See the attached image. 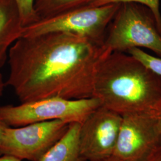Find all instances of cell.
Returning a JSON list of instances; mask_svg holds the SVG:
<instances>
[{
	"label": "cell",
	"mask_w": 161,
	"mask_h": 161,
	"mask_svg": "<svg viewBox=\"0 0 161 161\" xmlns=\"http://www.w3.org/2000/svg\"><path fill=\"white\" fill-rule=\"evenodd\" d=\"M110 52L104 45L75 35L22 36L8 51L6 85L21 103L53 97H92L98 66Z\"/></svg>",
	"instance_id": "cell-1"
},
{
	"label": "cell",
	"mask_w": 161,
	"mask_h": 161,
	"mask_svg": "<svg viewBox=\"0 0 161 161\" xmlns=\"http://www.w3.org/2000/svg\"><path fill=\"white\" fill-rule=\"evenodd\" d=\"M8 127V126L3 121H1L0 119V143L1 142L2 138H3V134L4 132V130L6 128Z\"/></svg>",
	"instance_id": "cell-18"
},
{
	"label": "cell",
	"mask_w": 161,
	"mask_h": 161,
	"mask_svg": "<svg viewBox=\"0 0 161 161\" xmlns=\"http://www.w3.org/2000/svg\"><path fill=\"white\" fill-rule=\"evenodd\" d=\"M92 97L121 115L150 112L161 99V76L127 53L110 52L98 66Z\"/></svg>",
	"instance_id": "cell-2"
},
{
	"label": "cell",
	"mask_w": 161,
	"mask_h": 161,
	"mask_svg": "<svg viewBox=\"0 0 161 161\" xmlns=\"http://www.w3.org/2000/svg\"><path fill=\"white\" fill-rule=\"evenodd\" d=\"M146 161H161V143Z\"/></svg>",
	"instance_id": "cell-16"
},
{
	"label": "cell",
	"mask_w": 161,
	"mask_h": 161,
	"mask_svg": "<svg viewBox=\"0 0 161 161\" xmlns=\"http://www.w3.org/2000/svg\"><path fill=\"white\" fill-rule=\"evenodd\" d=\"M23 28L36 22L40 19L35 9V0H14Z\"/></svg>",
	"instance_id": "cell-13"
},
{
	"label": "cell",
	"mask_w": 161,
	"mask_h": 161,
	"mask_svg": "<svg viewBox=\"0 0 161 161\" xmlns=\"http://www.w3.org/2000/svg\"><path fill=\"white\" fill-rule=\"evenodd\" d=\"M127 53L138 59L156 74L161 76V58L150 55L139 48H133Z\"/></svg>",
	"instance_id": "cell-14"
},
{
	"label": "cell",
	"mask_w": 161,
	"mask_h": 161,
	"mask_svg": "<svg viewBox=\"0 0 161 161\" xmlns=\"http://www.w3.org/2000/svg\"><path fill=\"white\" fill-rule=\"evenodd\" d=\"M0 161H22L14 157L10 156H0Z\"/></svg>",
	"instance_id": "cell-17"
},
{
	"label": "cell",
	"mask_w": 161,
	"mask_h": 161,
	"mask_svg": "<svg viewBox=\"0 0 161 161\" xmlns=\"http://www.w3.org/2000/svg\"><path fill=\"white\" fill-rule=\"evenodd\" d=\"M109 161L108 159H106V160H104V161Z\"/></svg>",
	"instance_id": "cell-20"
},
{
	"label": "cell",
	"mask_w": 161,
	"mask_h": 161,
	"mask_svg": "<svg viewBox=\"0 0 161 161\" xmlns=\"http://www.w3.org/2000/svg\"><path fill=\"white\" fill-rule=\"evenodd\" d=\"M124 3H138L149 8L154 14L158 26L161 32V14L159 9V0H94L88 6H100Z\"/></svg>",
	"instance_id": "cell-12"
},
{
	"label": "cell",
	"mask_w": 161,
	"mask_h": 161,
	"mask_svg": "<svg viewBox=\"0 0 161 161\" xmlns=\"http://www.w3.org/2000/svg\"><path fill=\"white\" fill-rule=\"evenodd\" d=\"M94 0H35V9L40 19L88 6Z\"/></svg>",
	"instance_id": "cell-11"
},
{
	"label": "cell",
	"mask_w": 161,
	"mask_h": 161,
	"mask_svg": "<svg viewBox=\"0 0 161 161\" xmlns=\"http://www.w3.org/2000/svg\"><path fill=\"white\" fill-rule=\"evenodd\" d=\"M149 113L154 118L158 129L161 134V99Z\"/></svg>",
	"instance_id": "cell-15"
},
{
	"label": "cell",
	"mask_w": 161,
	"mask_h": 161,
	"mask_svg": "<svg viewBox=\"0 0 161 161\" xmlns=\"http://www.w3.org/2000/svg\"><path fill=\"white\" fill-rule=\"evenodd\" d=\"M120 4L86 6L40 19L23 28L22 36H34L52 32L75 35L104 45L110 23Z\"/></svg>",
	"instance_id": "cell-5"
},
{
	"label": "cell",
	"mask_w": 161,
	"mask_h": 161,
	"mask_svg": "<svg viewBox=\"0 0 161 161\" xmlns=\"http://www.w3.org/2000/svg\"><path fill=\"white\" fill-rule=\"evenodd\" d=\"M101 106L94 97L81 99L45 98L17 106H0V119L12 127L54 120L82 124Z\"/></svg>",
	"instance_id": "cell-4"
},
{
	"label": "cell",
	"mask_w": 161,
	"mask_h": 161,
	"mask_svg": "<svg viewBox=\"0 0 161 161\" xmlns=\"http://www.w3.org/2000/svg\"><path fill=\"white\" fill-rule=\"evenodd\" d=\"M69 125L54 120L7 127L0 143V156H10L21 161H40L64 136Z\"/></svg>",
	"instance_id": "cell-6"
},
{
	"label": "cell",
	"mask_w": 161,
	"mask_h": 161,
	"mask_svg": "<svg viewBox=\"0 0 161 161\" xmlns=\"http://www.w3.org/2000/svg\"><path fill=\"white\" fill-rule=\"evenodd\" d=\"M80 124L71 123L64 136L42 158L40 161H86L80 156L79 134Z\"/></svg>",
	"instance_id": "cell-10"
},
{
	"label": "cell",
	"mask_w": 161,
	"mask_h": 161,
	"mask_svg": "<svg viewBox=\"0 0 161 161\" xmlns=\"http://www.w3.org/2000/svg\"><path fill=\"white\" fill-rule=\"evenodd\" d=\"M115 149L109 161H146L161 143V134L149 112L122 115Z\"/></svg>",
	"instance_id": "cell-7"
},
{
	"label": "cell",
	"mask_w": 161,
	"mask_h": 161,
	"mask_svg": "<svg viewBox=\"0 0 161 161\" xmlns=\"http://www.w3.org/2000/svg\"><path fill=\"white\" fill-rule=\"evenodd\" d=\"M104 45L110 52L149 49L161 58V32L149 8L136 3L120 4L110 23Z\"/></svg>",
	"instance_id": "cell-3"
},
{
	"label": "cell",
	"mask_w": 161,
	"mask_h": 161,
	"mask_svg": "<svg viewBox=\"0 0 161 161\" xmlns=\"http://www.w3.org/2000/svg\"><path fill=\"white\" fill-rule=\"evenodd\" d=\"M23 26L14 0H0V69L10 48L22 36Z\"/></svg>",
	"instance_id": "cell-9"
},
{
	"label": "cell",
	"mask_w": 161,
	"mask_h": 161,
	"mask_svg": "<svg viewBox=\"0 0 161 161\" xmlns=\"http://www.w3.org/2000/svg\"><path fill=\"white\" fill-rule=\"evenodd\" d=\"M5 86H6V83L4 82V80H3V75L0 72V97L3 96Z\"/></svg>",
	"instance_id": "cell-19"
},
{
	"label": "cell",
	"mask_w": 161,
	"mask_h": 161,
	"mask_svg": "<svg viewBox=\"0 0 161 161\" xmlns=\"http://www.w3.org/2000/svg\"><path fill=\"white\" fill-rule=\"evenodd\" d=\"M122 115L101 106L80 124L79 148L86 161L109 159L115 149Z\"/></svg>",
	"instance_id": "cell-8"
}]
</instances>
